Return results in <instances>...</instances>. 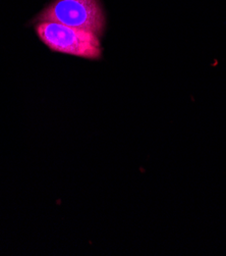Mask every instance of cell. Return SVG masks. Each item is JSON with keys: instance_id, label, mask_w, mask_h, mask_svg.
<instances>
[{"instance_id": "1", "label": "cell", "mask_w": 226, "mask_h": 256, "mask_svg": "<svg viewBox=\"0 0 226 256\" xmlns=\"http://www.w3.org/2000/svg\"><path fill=\"white\" fill-rule=\"evenodd\" d=\"M39 39L54 52L69 54L86 60L102 56L100 37L81 29L53 22H40L36 26Z\"/></svg>"}, {"instance_id": "2", "label": "cell", "mask_w": 226, "mask_h": 256, "mask_svg": "<svg viewBox=\"0 0 226 256\" xmlns=\"http://www.w3.org/2000/svg\"><path fill=\"white\" fill-rule=\"evenodd\" d=\"M91 32L98 37L104 33L106 18L99 0H54L37 18Z\"/></svg>"}]
</instances>
